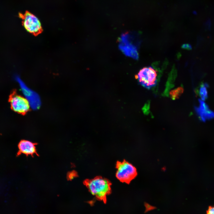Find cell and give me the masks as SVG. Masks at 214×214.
<instances>
[{"instance_id":"cell-1","label":"cell","mask_w":214,"mask_h":214,"mask_svg":"<svg viewBox=\"0 0 214 214\" xmlns=\"http://www.w3.org/2000/svg\"><path fill=\"white\" fill-rule=\"evenodd\" d=\"M119 43V49L125 55L134 59H138L140 40L136 34L128 32L122 34Z\"/></svg>"},{"instance_id":"cell-2","label":"cell","mask_w":214,"mask_h":214,"mask_svg":"<svg viewBox=\"0 0 214 214\" xmlns=\"http://www.w3.org/2000/svg\"><path fill=\"white\" fill-rule=\"evenodd\" d=\"M84 183L91 194L100 200H105L111 190V183L101 177L86 180Z\"/></svg>"},{"instance_id":"cell-3","label":"cell","mask_w":214,"mask_h":214,"mask_svg":"<svg viewBox=\"0 0 214 214\" xmlns=\"http://www.w3.org/2000/svg\"><path fill=\"white\" fill-rule=\"evenodd\" d=\"M116 177L121 182L129 183L137 175L136 169L132 164L124 160L116 164Z\"/></svg>"},{"instance_id":"cell-4","label":"cell","mask_w":214,"mask_h":214,"mask_svg":"<svg viewBox=\"0 0 214 214\" xmlns=\"http://www.w3.org/2000/svg\"><path fill=\"white\" fill-rule=\"evenodd\" d=\"M15 78L23 96L28 101L30 107L34 109H38L40 106L41 101L38 94L29 88L18 76H16Z\"/></svg>"},{"instance_id":"cell-5","label":"cell","mask_w":214,"mask_h":214,"mask_svg":"<svg viewBox=\"0 0 214 214\" xmlns=\"http://www.w3.org/2000/svg\"><path fill=\"white\" fill-rule=\"evenodd\" d=\"M157 76L156 70L151 67L143 68L136 76L140 84L148 89L156 85Z\"/></svg>"},{"instance_id":"cell-6","label":"cell","mask_w":214,"mask_h":214,"mask_svg":"<svg viewBox=\"0 0 214 214\" xmlns=\"http://www.w3.org/2000/svg\"><path fill=\"white\" fill-rule=\"evenodd\" d=\"M20 15L23 19V25L27 32L34 34H38L41 32V23L36 16L29 11Z\"/></svg>"},{"instance_id":"cell-7","label":"cell","mask_w":214,"mask_h":214,"mask_svg":"<svg viewBox=\"0 0 214 214\" xmlns=\"http://www.w3.org/2000/svg\"><path fill=\"white\" fill-rule=\"evenodd\" d=\"M9 102L12 110L18 113L25 114L30 107L28 101L23 96L15 92L10 95Z\"/></svg>"},{"instance_id":"cell-8","label":"cell","mask_w":214,"mask_h":214,"mask_svg":"<svg viewBox=\"0 0 214 214\" xmlns=\"http://www.w3.org/2000/svg\"><path fill=\"white\" fill-rule=\"evenodd\" d=\"M37 144L30 141L23 140L21 141L18 144V149L17 156L23 154L26 156L31 155L32 157L38 154L37 151L36 145Z\"/></svg>"},{"instance_id":"cell-9","label":"cell","mask_w":214,"mask_h":214,"mask_svg":"<svg viewBox=\"0 0 214 214\" xmlns=\"http://www.w3.org/2000/svg\"><path fill=\"white\" fill-rule=\"evenodd\" d=\"M199 106L195 108V110L203 121L214 118V112L210 109L208 105L201 100H199Z\"/></svg>"},{"instance_id":"cell-10","label":"cell","mask_w":214,"mask_h":214,"mask_svg":"<svg viewBox=\"0 0 214 214\" xmlns=\"http://www.w3.org/2000/svg\"><path fill=\"white\" fill-rule=\"evenodd\" d=\"M208 85L207 83L203 84L199 89V94L201 98V100L204 101L207 98L208 96L207 88Z\"/></svg>"},{"instance_id":"cell-11","label":"cell","mask_w":214,"mask_h":214,"mask_svg":"<svg viewBox=\"0 0 214 214\" xmlns=\"http://www.w3.org/2000/svg\"><path fill=\"white\" fill-rule=\"evenodd\" d=\"M76 172L74 171H72L69 172L67 174V179L68 180H71L77 176Z\"/></svg>"},{"instance_id":"cell-12","label":"cell","mask_w":214,"mask_h":214,"mask_svg":"<svg viewBox=\"0 0 214 214\" xmlns=\"http://www.w3.org/2000/svg\"><path fill=\"white\" fill-rule=\"evenodd\" d=\"M206 214H214V206L209 207L207 211Z\"/></svg>"},{"instance_id":"cell-13","label":"cell","mask_w":214,"mask_h":214,"mask_svg":"<svg viewBox=\"0 0 214 214\" xmlns=\"http://www.w3.org/2000/svg\"><path fill=\"white\" fill-rule=\"evenodd\" d=\"M181 91V89H178L177 90H175L172 92L171 93V95L172 96L174 97H177V94H179V93H178L179 92H180V91Z\"/></svg>"},{"instance_id":"cell-14","label":"cell","mask_w":214,"mask_h":214,"mask_svg":"<svg viewBox=\"0 0 214 214\" xmlns=\"http://www.w3.org/2000/svg\"><path fill=\"white\" fill-rule=\"evenodd\" d=\"M205 25L208 29L210 28L211 26V21L210 19H208L205 23Z\"/></svg>"},{"instance_id":"cell-15","label":"cell","mask_w":214,"mask_h":214,"mask_svg":"<svg viewBox=\"0 0 214 214\" xmlns=\"http://www.w3.org/2000/svg\"><path fill=\"white\" fill-rule=\"evenodd\" d=\"M182 47L184 48L187 49L189 50L191 49L192 47L191 45L189 44H185L182 46Z\"/></svg>"},{"instance_id":"cell-16","label":"cell","mask_w":214,"mask_h":214,"mask_svg":"<svg viewBox=\"0 0 214 214\" xmlns=\"http://www.w3.org/2000/svg\"><path fill=\"white\" fill-rule=\"evenodd\" d=\"M193 13H194V14H197V13H196V11H194V12H193Z\"/></svg>"}]
</instances>
